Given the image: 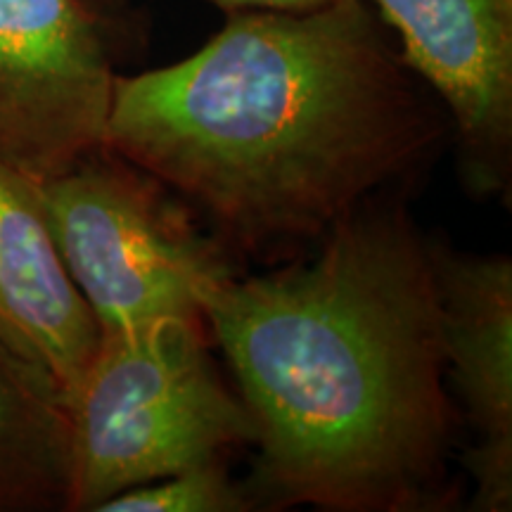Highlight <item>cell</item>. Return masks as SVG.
<instances>
[{
    "label": "cell",
    "mask_w": 512,
    "mask_h": 512,
    "mask_svg": "<svg viewBox=\"0 0 512 512\" xmlns=\"http://www.w3.org/2000/svg\"><path fill=\"white\" fill-rule=\"evenodd\" d=\"M202 320L254 422L256 489L339 512L439 498L453 411L432 247L401 209L351 211L313 259L223 278Z\"/></svg>",
    "instance_id": "1"
},
{
    "label": "cell",
    "mask_w": 512,
    "mask_h": 512,
    "mask_svg": "<svg viewBox=\"0 0 512 512\" xmlns=\"http://www.w3.org/2000/svg\"><path fill=\"white\" fill-rule=\"evenodd\" d=\"M439 126L366 0L230 12L185 60L117 76L107 147L247 247L323 240Z\"/></svg>",
    "instance_id": "2"
},
{
    "label": "cell",
    "mask_w": 512,
    "mask_h": 512,
    "mask_svg": "<svg viewBox=\"0 0 512 512\" xmlns=\"http://www.w3.org/2000/svg\"><path fill=\"white\" fill-rule=\"evenodd\" d=\"M69 422L67 510L98 512L121 491L254 444V422L219 380L200 318H159L102 332L64 396Z\"/></svg>",
    "instance_id": "3"
},
{
    "label": "cell",
    "mask_w": 512,
    "mask_h": 512,
    "mask_svg": "<svg viewBox=\"0 0 512 512\" xmlns=\"http://www.w3.org/2000/svg\"><path fill=\"white\" fill-rule=\"evenodd\" d=\"M48 226L102 332L200 318L230 271L150 176L110 147L38 183Z\"/></svg>",
    "instance_id": "4"
},
{
    "label": "cell",
    "mask_w": 512,
    "mask_h": 512,
    "mask_svg": "<svg viewBox=\"0 0 512 512\" xmlns=\"http://www.w3.org/2000/svg\"><path fill=\"white\" fill-rule=\"evenodd\" d=\"M114 81L79 0H0V164L46 183L107 147Z\"/></svg>",
    "instance_id": "5"
},
{
    "label": "cell",
    "mask_w": 512,
    "mask_h": 512,
    "mask_svg": "<svg viewBox=\"0 0 512 512\" xmlns=\"http://www.w3.org/2000/svg\"><path fill=\"white\" fill-rule=\"evenodd\" d=\"M399 34L418 74L458 131L467 181L508 185L512 159V0H366Z\"/></svg>",
    "instance_id": "6"
},
{
    "label": "cell",
    "mask_w": 512,
    "mask_h": 512,
    "mask_svg": "<svg viewBox=\"0 0 512 512\" xmlns=\"http://www.w3.org/2000/svg\"><path fill=\"white\" fill-rule=\"evenodd\" d=\"M430 247L446 382L475 434L465 453L472 508L505 512L512 503V261Z\"/></svg>",
    "instance_id": "7"
},
{
    "label": "cell",
    "mask_w": 512,
    "mask_h": 512,
    "mask_svg": "<svg viewBox=\"0 0 512 512\" xmlns=\"http://www.w3.org/2000/svg\"><path fill=\"white\" fill-rule=\"evenodd\" d=\"M102 330L74 285L38 183L0 164V342L72 392Z\"/></svg>",
    "instance_id": "8"
},
{
    "label": "cell",
    "mask_w": 512,
    "mask_h": 512,
    "mask_svg": "<svg viewBox=\"0 0 512 512\" xmlns=\"http://www.w3.org/2000/svg\"><path fill=\"white\" fill-rule=\"evenodd\" d=\"M69 422L53 377L0 342V510L67 508Z\"/></svg>",
    "instance_id": "9"
},
{
    "label": "cell",
    "mask_w": 512,
    "mask_h": 512,
    "mask_svg": "<svg viewBox=\"0 0 512 512\" xmlns=\"http://www.w3.org/2000/svg\"><path fill=\"white\" fill-rule=\"evenodd\" d=\"M249 503L221 463H207L121 491L98 512H240Z\"/></svg>",
    "instance_id": "10"
},
{
    "label": "cell",
    "mask_w": 512,
    "mask_h": 512,
    "mask_svg": "<svg viewBox=\"0 0 512 512\" xmlns=\"http://www.w3.org/2000/svg\"><path fill=\"white\" fill-rule=\"evenodd\" d=\"M228 12L242 10H311L320 5L335 3V0H209Z\"/></svg>",
    "instance_id": "11"
}]
</instances>
